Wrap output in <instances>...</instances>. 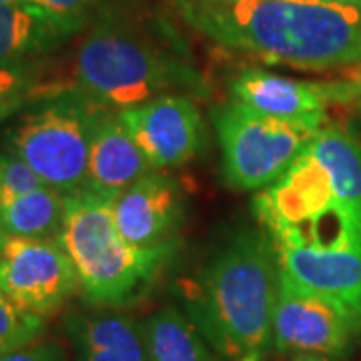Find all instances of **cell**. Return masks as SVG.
<instances>
[{
    "instance_id": "cell-5",
    "label": "cell",
    "mask_w": 361,
    "mask_h": 361,
    "mask_svg": "<svg viewBox=\"0 0 361 361\" xmlns=\"http://www.w3.org/2000/svg\"><path fill=\"white\" fill-rule=\"evenodd\" d=\"M113 113L75 85L35 103L4 137V149L35 169L44 185L75 195L87 185L92 139Z\"/></svg>"
},
{
    "instance_id": "cell-19",
    "label": "cell",
    "mask_w": 361,
    "mask_h": 361,
    "mask_svg": "<svg viewBox=\"0 0 361 361\" xmlns=\"http://www.w3.org/2000/svg\"><path fill=\"white\" fill-rule=\"evenodd\" d=\"M44 331V317L20 307L0 289V357L32 345Z\"/></svg>"
},
{
    "instance_id": "cell-27",
    "label": "cell",
    "mask_w": 361,
    "mask_h": 361,
    "mask_svg": "<svg viewBox=\"0 0 361 361\" xmlns=\"http://www.w3.org/2000/svg\"><path fill=\"white\" fill-rule=\"evenodd\" d=\"M331 2H339V4H348V6L361 8V0H331Z\"/></svg>"
},
{
    "instance_id": "cell-22",
    "label": "cell",
    "mask_w": 361,
    "mask_h": 361,
    "mask_svg": "<svg viewBox=\"0 0 361 361\" xmlns=\"http://www.w3.org/2000/svg\"><path fill=\"white\" fill-rule=\"evenodd\" d=\"M40 11L51 14L71 35L78 32L97 11V0H30Z\"/></svg>"
},
{
    "instance_id": "cell-10",
    "label": "cell",
    "mask_w": 361,
    "mask_h": 361,
    "mask_svg": "<svg viewBox=\"0 0 361 361\" xmlns=\"http://www.w3.org/2000/svg\"><path fill=\"white\" fill-rule=\"evenodd\" d=\"M361 94L351 80L311 82L265 73L259 68L243 71L233 80L231 99L249 109L275 118L325 123L331 103H348Z\"/></svg>"
},
{
    "instance_id": "cell-3",
    "label": "cell",
    "mask_w": 361,
    "mask_h": 361,
    "mask_svg": "<svg viewBox=\"0 0 361 361\" xmlns=\"http://www.w3.org/2000/svg\"><path fill=\"white\" fill-rule=\"evenodd\" d=\"M75 87L113 113L163 94L205 92V78L177 47L118 18H103L75 54Z\"/></svg>"
},
{
    "instance_id": "cell-1",
    "label": "cell",
    "mask_w": 361,
    "mask_h": 361,
    "mask_svg": "<svg viewBox=\"0 0 361 361\" xmlns=\"http://www.w3.org/2000/svg\"><path fill=\"white\" fill-rule=\"evenodd\" d=\"M180 16L221 47L269 65L331 71L361 65V8L331 0H175Z\"/></svg>"
},
{
    "instance_id": "cell-28",
    "label": "cell",
    "mask_w": 361,
    "mask_h": 361,
    "mask_svg": "<svg viewBox=\"0 0 361 361\" xmlns=\"http://www.w3.org/2000/svg\"><path fill=\"white\" fill-rule=\"evenodd\" d=\"M0 4H32V2L30 0H0Z\"/></svg>"
},
{
    "instance_id": "cell-12",
    "label": "cell",
    "mask_w": 361,
    "mask_h": 361,
    "mask_svg": "<svg viewBox=\"0 0 361 361\" xmlns=\"http://www.w3.org/2000/svg\"><path fill=\"white\" fill-rule=\"evenodd\" d=\"M183 213V193L177 180L151 171L113 201V215L125 241L141 249L169 243Z\"/></svg>"
},
{
    "instance_id": "cell-30",
    "label": "cell",
    "mask_w": 361,
    "mask_h": 361,
    "mask_svg": "<svg viewBox=\"0 0 361 361\" xmlns=\"http://www.w3.org/2000/svg\"><path fill=\"white\" fill-rule=\"evenodd\" d=\"M207 2H223V0H207Z\"/></svg>"
},
{
    "instance_id": "cell-29",
    "label": "cell",
    "mask_w": 361,
    "mask_h": 361,
    "mask_svg": "<svg viewBox=\"0 0 361 361\" xmlns=\"http://www.w3.org/2000/svg\"><path fill=\"white\" fill-rule=\"evenodd\" d=\"M6 233H4V229H2V225H0V249H2V245H4V241H6Z\"/></svg>"
},
{
    "instance_id": "cell-21",
    "label": "cell",
    "mask_w": 361,
    "mask_h": 361,
    "mask_svg": "<svg viewBox=\"0 0 361 361\" xmlns=\"http://www.w3.org/2000/svg\"><path fill=\"white\" fill-rule=\"evenodd\" d=\"M40 187H44V183L35 169L8 149H0V205Z\"/></svg>"
},
{
    "instance_id": "cell-25",
    "label": "cell",
    "mask_w": 361,
    "mask_h": 361,
    "mask_svg": "<svg viewBox=\"0 0 361 361\" xmlns=\"http://www.w3.org/2000/svg\"><path fill=\"white\" fill-rule=\"evenodd\" d=\"M345 78H348V80H351V82H353V85H355V87L361 90V65L348 68V71H345Z\"/></svg>"
},
{
    "instance_id": "cell-8",
    "label": "cell",
    "mask_w": 361,
    "mask_h": 361,
    "mask_svg": "<svg viewBox=\"0 0 361 361\" xmlns=\"http://www.w3.org/2000/svg\"><path fill=\"white\" fill-rule=\"evenodd\" d=\"M0 289L20 307L49 317L80 291V283L59 241L8 235L0 249Z\"/></svg>"
},
{
    "instance_id": "cell-17",
    "label": "cell",
    "mask_w": 361,
    "mask_h": 361,
    "mask_svg": "<svg viewBox=\"0 0 361 361\" xmlns=\"http://www.w3.org/2000/svg\"><path fill=\"white\" fill-rule=\"evenodd\" d=\"M141 334L151 361H215L197 325L175 307L151 313Z\"/></svg>"
},
{
    "instance_id": "cell-14",
    "label": "cell",
    "mask_w": 361,
    "mask_h": 361,
    "mask_svg": "<svg viewBox=\"0 0 361 361\" xmlns=\"http://www.w3.org/2000/svg\"><path fill=\"white\" fill-rule=\"evenodd\" d=\"M65 331L77 361H151L141 323L109 311H73Z\"/></svg>"
},
{
    "instance_id": "cell-16",
    "label": "cell",
    "mask_w": 361,
    "mask_h": 361,
    "mask_svg": "<svg viewBox=\"0 0 361 361\" xmlns=\"http://www.w3.org/2000/svg\"><path fill=\"white\" fill-rule=\"evenodd\" d=\"M73 37L51 14L32 4H0V63L30 61Z\"/></svg>"
},
{
    "instance_id": "cell-2",
    "label": "cell",
    "mask_w": 361,
    "mask_h": 361,
    "mask_svg": "<svg viewBox=\"0 0 361 361\" xmlns=\"http://www.w3.org/2000/svg\"><path fill=\"white\" fill-rule=\"evenodd\" d=\"M279 259L267 235L243 231L207 263L187 310L201 336L231 361H263L273 345Z\"/></svg>"
},
{
    "instance_id": "cell-18",
    "label": "cell",
    "mask_w": 361,
    "mask_h": 361,
    "mask_svg": "<svg viewBox=\"0 0 361 361\" xmlns=\"http://www.w3.org/2000/svg\"><path fill=\"white\" fill-rule=\"evenodd\" d=\"M66 195L44 185L0 205V225L6 235L23 239H59L65 223Z\"/></svg>"
},
{
    "instance_id": "cell-4",
    "label": "cell",
    "mask_w": 361,
    "mask_h": 361,
    "mask_svg": "<svg viewBox=\"0 0 361 361\" xmlns=\"http://www.w3.org/2000/svg\"><path fill=\"white\" fill-rule=\"evenodd\" d=\"M71 257L82 295L94 305L125 307L147 295L173 245H130L121 235L113 201L90 191L66 195L65 223L56 239Z\"/></svg>"
},
{
    "instance_id": "cell-15",
    "label": "cell",
    "mask_w": 361,
    "mask_h": 361,
    "mask_svg": "<svg viewBox=\"0 0 361 361\" xmlns=\"http://www.w3.org/2000/svg\"><path fill=\"white\" fill-rule=\"evenodd\" d=\"M307 151L325 169L339 203L361 225V142L341 125H323Z\"/></svg>"
},
{
    "instance_id": "cell-20",
    "label": "cell",
    "mask_w": 361,
    "mask_h": 361,
    "mask_svg": "<svg viewBox=\"0 0 361 361\" xmlns=\"http://www.w3.org/2000/svg\"><path fill=\"white\" fill-rule=\"evenodd\" d=\"M40 66L32 61L0 63V101H8L16 97L44 99L68 85H42Z\"/></svg>"
},
{
    "instance_id": "cell-13",
    "label": "cell",
    "mask_w": 361,
    "mask_h": 361,
    "mask_svg": "<svg viewBox=\"0 0 361 361\" xmlns=\"http://www.w3.org/2000/svg\"><path fill=\"white\" fill-rule=\"evenodd\" d=\"M157 171L139 142L121 123L116 113H109L97 130L90 147L87 185L90 191L115 201L133 183Z\"/></svg>"
},
{
    "instance_id": "cell-24",
    "label": "cell",
    "mask_w": 361,
    "mask_h": 361,
    "mask_svg": "<svg viewBox=\"0 0 361 361\" xmlns=\"http://www.w3.org/2000/svg\"><path fill=\"white\" fill-rule=\"evenodd\" d=\"M37 101L40 99H32V97H16V99H8V101H0V123L6 121L8 116L16 115L28 103H37Z\"/></svg>"
},
{
    "instance_id": "cell-26",
    "label": "cell",
    "mask_w": 361,
    "mask_h": 361,
    "mask_svg": "<svg viewBox=\"0 0 361 361\" xmlns=\"http://www.w3.org/2000/svg\"><path fill=\"white\" fill-rule=\"evenodd\" d=\"M291 361H334L327 355H317V353H297Z\"/></svg>"
},
{
    "instance_id": "cell-11",
    "label": "cell",
    "mask_w": 361,
    "mask_h": 361,
    "mask_svg": "<svg viewBox=\"0 0 361 361\" xmlns=\"http://www.w3.org/2000/svg\"><path fill=\"white\" fill-rule=\"evenodd\" d=\"M279 269L297 285L348 307L361 319V241L275 247Z\"/></svg>"
},
{
    "instance_id": "cell-23",
    "label": "cell",
    "mask_w": 361,
    "mask_h": 361,
    "mask_svg": "<svg viewBox=\"0 0 361 361\" xmlns=\"http://www.w3.org/2000/svg\"><path fill=\"white\" fill-rule=\"evenodd\" d=\"M0 361H66L65 349L54 341L47 343H32L28 348L2 355Z\"/></svg>"
},
{
    "instance_id": "cell-7",
    "label": "cell",
    "mask_w": 361,
    "mask_h": 361,
    "mask_svg": "<svg viewBox=\"0 0 361 361\" xmlns=\"http://www.w3.org/2000/svg\"><path fill=\"white\" fill-rule=\"evenodd\" d=\"M360 336L355 313L297 285L279 269L273 315V345L279 353L343 355Z\"/></svg>"
},
{
    "instance_id": "cell-9",
    "label": "cell",
    "mask_w": 361,
    "mask_h": 361,
    "mask_svg": "<svg viewBox=\"0 0 361 361\" xmlns=\"http://www.w3.org/2000/svg\"><path fill=\"white\" fill-rule=\"evenodd\" d=\"M116 115L157 171L180 167L205 149V121L189 94H163Z\"/></svg>"
},
{
    "instance_id": "cell-6",
    "label": "cell",
    "mask_w": 361,
    "mask_h": 361,
    "mask_svg": "<svg viewBox=\"0 0 361 361\" xmlns=\"http://www.w3.org/2000/svg\"><path fill=\"white\" fill-rule=\"evenodd\" d=\"M213 125L227 183L263 191L295 165L325 123L275 118L231 99L213 111Z\"/></svg>"
}]
</instances>
